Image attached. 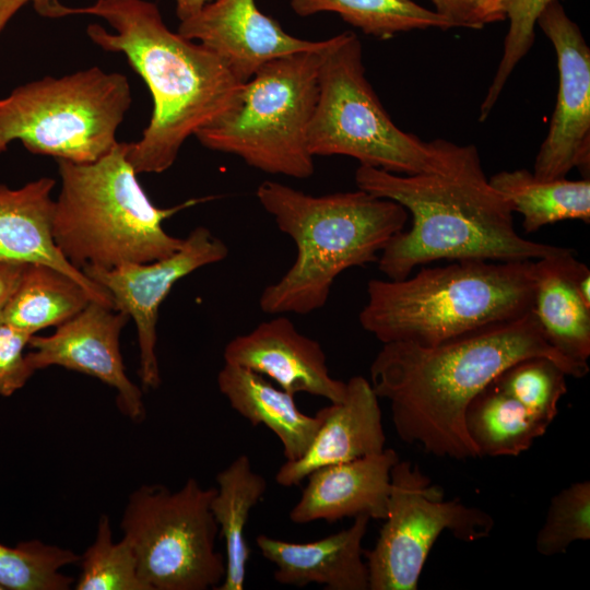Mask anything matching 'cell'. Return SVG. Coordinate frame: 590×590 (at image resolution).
<instances>
[{
	"instance_id": "cell-1",
	"label": "cell",
	"mask_w": 590,
	"mask_h": 590,
	"mask_svg": "<svg viewBox=\"0 0 590 590\" xmlns=\"http://www.w3.org/2000/svg\"><path fill=\"white\" fill-rule=\"evenodd\" d=\"M531 356L548 357L575 378L589 373L547 342L531 310L433 346L384 343L369 382L389 402L402 441L440 458L474 459L479 453L464 423L469 403L507 367Z\"/></svg>"
},
{
	"instance_id": "cell-2",
	"label": "cell",
	"mask_w": 590,
	"mask_h": 590,
	"mask_svg": "<svg viewBox=\"0 0 590 590\" xmlns=\"http://www.w3.org/2000/svg\"><path fill=\"white\" fill-rule=\"evenodd\" d=\"M435 141L438 162L430 170L402 175L359 165L355 172L358 189L399 203L412 217L410 229L377 260L387 279H404L437 260L528 261L567 250L517 233L514 212L491 185L475 145Z\"/></svg>"
},
{
	"instance_id": "cell-3",
	"label": "cell",
	"mask_w": 590,
	"mask_h": 590,
	"mask_svg": "<svg viewBox=\"0 0 590 590\" xmlns=\"http://www.w3.org/2000/svg\"><path fill=\"white\" fill-rule=\"evenodd\" d=\"M73 14L104 19L114 32L93 23L86 28L90 39L123 54L151 92L150 122L138 141L127 143L137 174L167 170L189 137L238 105L244 83L215 52L170 31L155 3L97 0L67 7L66 16Z\"/></svg>"
},
{
	"instance_id": "cell-4",
	"label": "cell",
	"mask_w": 590,
	"mask_h": 590,
	"mask_svg": "<svg viewBox=\"0 0 590 590\" xmlns=\"http://www.w3.org/2000/svg\"><path fill=\"white\" fill-rule=\"evenodd\" d=\"M256 196L296 247L293 264L260 295L259 306L269 315L322 308L335 279L350 268L377 262L409 216L399 203L358 188L311 196L266 180Z\"/></svg>"
},
{
	"instance_id": "cell-5",
	"label": "cell",
	"mask_w": 590,
	"mask_h": 590,
	"mask_svg": "<svg viewBox=\"0 0 590 590\" xmlns=\"http://www.w3.org/2000/svg\"><path fill=\"white\" fill-rule=\"evenodd\" d=\"M535 260L465 259L373 279L358 320L378 341L433 346L532 310Z\"/></svg>"
},
{
	"instance_id": "cell-6",
	"label": "cell",
	"mask_w": 590,
	"mask_h": 590,
	"mask_svg": "<svg viewBox=\"0 0 590 590\" xmlns=\"http://www.w3.org/2000/svg\"><path fill=\"white\" fill-rule=\"evenodd\" d=\"M57 162L61 188L55 200L52 236L61 253L81 271L88 266L110 269L173 255L184 238L168 234L163 223L181 210L215 198L156 206L127 158V143L118 142L94 163Z\"/></svg>"
},
{
	"instance_id": "cell-7",
	"label": "cell",
	"mask_w": 590,
	"mask_h": 590,
	"mask_svg": "<svg viewBox=\"0 0 590 590\" xmlns=\"http://www.w3.org/2000/svg\"><path fill=\"white\" fill-rule=\"evenodd\" d=\"M326 47L263 64L244 83L238 105L194 137L204 148L236 155L263 173L309 178L315 164L308 130Z\"/></svg>"
},
{
	"instance_id": "cell-8",
	"label": "cell",
	"mask_w": 590,
	"mask_h": 590,
	"mask_svg": "<svg viewBox=\"0 0 590 590\" xmlns=\"http://www.w3.org/2000/svg\"><path fill=\"white\" fill-rule=\"evenodd\" d=\"M130 105L128 79L98 67L23 84L0 99V154L20 140L33 154L94 163L117 145Z\"/></svg>"
},
{
	"instance_id": "cell-9",
	"label": "cell",
	"mask_w": 590,
	"mask_h": 590,
	"mask_svg": "<svg viewBox=\"0 0 590 590\" xmlns=\"http://www.w3.org/2000/svg\"><path fill=\"white\" fill-rule=\"evenodd\" d=\"M308 145L314 156H350L402 175L430 170L438 162L435 140L403 131L388 115L366 78L362 44L353 32L330 37L323 51Z\"/></svg>"
},
{
	"instance_id": "cell-10",
	"label": "cell",
	"mask_w": 590,
	"mask_h": 590,
	"mask_svg": "<svg viewBox=\"0 0 590 590\" xmlns=\"http://www.w3.org/2000/svg\"><path fill=\"white\" fill-rule=\"evenodd\" d=\"M215 487L188 479L176 491L141 485L125 507L120 528L149 590L216 589L225 557L215 547L219 527L210 509Z\"/></svg>"
},
{
	"instance_id": "cell-11",
	"label": "cell",
	"mask_w": 590,
	"mask_h": 590,
	"mask_svg": "<svg viewBox=\"0 0 590 590\" xmlns=\"http://www.w3.org/2000/svg\"><path fill=\"white\" fill-rule=\"evenodd\" d=\"M364 550L369 590H416L428 554L445 531L463 542L487 538L494 519L460 499H445L417 464L399 460L390 473L387 516Z\"/></svg>"
},
{
	"instance_id": "cell-12",
	"label": "cell",
	"mask_w": 590,
	"mask_h": 590,
	"mask_svg": "<svg viewBox=\"0 0 590 590\" xmlns=\"http://www.w3.org/2000/svg\"><path fill=\"white\" fill-rule=\"evenodd\" d=\"M228 256L226 244L204 226L192 229L173 255L145 263H122L103 269L84 267L82 272L111 296L115 309L132 318L140 350L139 376L146 389L161 385L156 355V324L161 304L180 279L221 262Z\"/></svg>"
},
{
	"instance_id": "cell-13",
	"label": "cell",
	"mask_w": 590,
	"mask_h": 590,
	"mask_svg": "<svg viewBox=\"0 0 590 590\" xmlns=\"http://www.w3.org/2000/svg\"><path fill=\"white\" fill-rule=\"evenodd\" d=\"M536 25L556 52L558 91L532 173L541 179H558L577 167L587 178L590 169V48L558 0L545 7Z\"/></svg>"
},
{
	"instance_id": "cell-14",
	"label": "cell",
	"mask_w": 590,
	"mask_h": 590,
	"mask_svg": "<svg viewBox=\"0 0 590 590\" xmlns=\"http://www.w3.org/2000/svg\"><path fill=\"white\" fill-rule=\"evenodd\" d=\"M129 316L96 300L49 335H32L26 359L36 371L60 366L95 377L117 392L119 410L134 422L145 417L142 390L128 377L120 333Z\"/></svg>"
},
{
	"instance_id": "cell-15",
	"label": "cell",
	"mask_w": 590,
	"mask_h": 590,
	"mask_svg": "<svg viewBox=\"0 0 590 590\" xmlns=\"http://www.w3.org/2000/svg\"><path fill=\"white\" fill-rule=\"evenodd\" d=\"M177 32L215 52L243 83L271 60L321 50L329 42L286 33L279 22L258 9L255 0H213L181 21Z\"/></svg>"
},
{
	"instance_id": "cell-16",
	"label": "cell",
	"mask_w": 590,
	"mask_h": 590,
	"mask_svg": "<svg viewBox=\"0 0 590 590\" xmlns=\"http://www.w3.org/2000/svg\"><path fill=\"white\" fill-rule=\"evenodd\" d=\"M223 358L224 363L270 378L293 396L308 393L340 402L346 393V382L330 375L320 343L300 333L282 315L233 338L224 349Z\"/></svg>"
},
{
	"instance_id": "cell-17",
	"label": "cell",
	"mask_w": 590,
	"mask_h": 590,
	"mask_svg": "<svg viewBox=\"0 0 590 590\" xmlns=\"http://www.w3.org/2000/svg\"><path fill=\"white\" fill-rule=\"evenodd\" d=\"M378 400L369 380L351 377L343 400L316 413L320 425L306 452L285 461L275 482L285 487L298 485L318 468L381 452L386 435Z\"/></svg>"
},
{
	"instance_id": "cell-18",
	"label": "cell",
	"mask_w": 590,
	"mask_h": 590,
	"mask_svg": "<svg viewBox=\"0 0 590 590\" xmlns=\"http://www.w3.org/2000/svg\"><path fill=\"white\" fill-rule=\"evenodd\" d=\"M400 460L391 448L381 452L318 468L290 511L296 524L317 520L334 522L361 515L384 520L387 516L390 473Z\"/></svg>"
},
{
	"instance_id": "cell-19",
	"label": "cell",
	"mask_w": 590,
	"mask_h": 590,
	"mask_svg": "<svg viewBox=\"0 0 590 590\" xmlns=\"http://www.w3.org/2000/svg\"><path fill=\"white\" fill-rule=\"evenodd\" d=\"M56 181L42 177L22 187L0 184V264L43 263L78 281L94 300L115 308L109 293L72 266L52 236Z\"/></svg>"
},
{
	"instance_id": "cell-20",
	"label": "cell",
	"mask_w": 590,
	"mask_h": 590,
	"mask_svg": "<svg viewBox=\"0 0 590 590\" xmlns=\"http://www.w3.org/2000/svg\"><path fill=\"white\" fill-rule=\"evenodd\" d=\"M369 520L368 516H357L347 529L306 543L259 534L256 545L275 566L273 578L281 585L306 587L317 583L326 590H369L362 546Z\"/></svg>"
},
{
	"instance_id": "cell-21",
	"label": "cell",
	"mask_w": 590,
	"mask_h": 590,
	"mask_svg": "<svg viewBox=\"0 0 590 590\" xmlns=\"http://www.w3.org/2000/svg\"><path fill=\"white\" fill-rule=\"evenodd\" d=\"M216 381L234 411L252 426H266L280 439L286 461L306 452L320 418L303 413L295 396L273 386L264 376L229 363H224Z\"/></svg>"
},
{
	"instance_id": "cell-22",
	"label": "cell",
	"mask_w": 590,
	"mask_h": 590,
	"mask_svg": "<svg viewBox=\"0 0 590 590\" xmlns=\"http://www.w3.org/2000/svg\"><path fill=\"white\" fill-rule=\"evenodd\" d=\"M571 250L534 261L532 310L547 342L570 362L589 367L590 305L570 276Z\"/></svg>"
},
{
	"instance_id": "cell-23",
	"label": "cell",
	"mask_w": 590,
	"mask_h": 590,
	"mask_svg": "<svg viewBox=\"0 0 590 590\" xmlns=\"http://www.w3.org/2000/svg\"><path fill=\"white\" fill-rule=\"evenodd\" d=\"M216 483L210 509L224 540L225 575L215 590H244L250 556L245 528L250 511L267 492V481L241 453L216 474Z\"/></svg>"
},
{
	"instance_id": "cell-24",
	"label": "cell",
	"mask_w": 590,
	"mask_h": 590,
	"mask_svg": "<svg viewBox=\"0 0 590 590\" xmlns=\"http://www.w3.org/2000/svg\"><path fill=\"white\" fill-rule=\"evenodd\" d=\"M91 300V294L64 272L43 263H27L0 321L35 334L67 322Z\"/></svg>"
},
{
	"instance_id": "cell-25",
	"label": "cell",
	"mask_w": 590,
	"mask_h": 590,
	"mask_svg": "<svg viewBox=\"0 0 590 590\" xmlns=\"http://www.w3.org/2000/svg\"><path fill=\"white\" fill-rule=\"evenodd\" d=\"M512 212L522 215V227L532 233L564 221L590 223V180L541 179L528 169L503 170L489 178Z\"/></svg>"
},
{
	"instance_id": "cell-26",
	"label": "cell",
	"mask_w": 590,
	"mask_h": 590,
	"mask_svg": "<svg viewBox=\"0 0 590 590\" xmlns=\"http://www.w3.org/2000/svg\"><path fill=\"white\" fill-rule=\"evenodd\" d=\"M464 423L479 457H517L548 427L493 382L471 400Z\"/></svg>"
},
{
	"instance_id": "cell-27",
	"label": "cell",
	"mask_w": 590,
	"mask_h": 590,
	"mask_svg": "<svg viewBox=\"0 0 590 590\" xmlns=\"http://www.w3.org/2000/svg\"><path fill=\"white\" fill-rule=\"evenodd\" d=\"M290 5L300 16L337 13L346 23L380 39L415 30L453 27L436 11L413 0H290Z\"/></svg>"
},
{
	"instance_id": "cell-28",
	"label": "cell",
	"mask_w": 590,
	"mask_h": 590,
	"mask_svg": "<svg viewBox=\"0 0 590 590\" xmlns=\"http://www.w3.org/2000/svg\"><path fill=\"white\" fill-rule=\"evenodd\" d=\"M79 559L71 550L39 540L15 546L0 543V586L3 590H68L75 580L61 569Z\"/></svg>"
},
{
	"instance_id": "cell-29",
	"label": "cell",
	"mask_w": 590,
	"mask_h": 590,
	"mask_svg": "<svg viewBox=\"0 0 590 590\" xmlns=\"http://www.w3.org/2000/svg\"><path fill=\"white\" fill-rule=\"evenodd\" d=\"M567 374L545 356L522 358L492 382L518 401L530 415L550 425L558 413V403L567 392Z\"/></svg>"
},
{
	"instance_id": "cell-30",
	"label": "cell",
	"mask_w": 590,
	"mask_h": 590,
	"mask_svg": "<svg viewBox=\"0 0 590 590\" xmlns=\"http://www.w3.org/2000/svg\"><path fill=\"white\" fill-rule=\"evenodd\" d=\"M79 562L75 590H149L140 578L130 545L123 539L114 540L107 515L99 516L95 540Z\"/></svg>"
},
{
	"instance_id": "cell-31",
	"label": "cell",
	"mask_w": 590,
	"mask_h": 590,
	"mask_svg": "<svg viewBox=\"0 0 590 590\" xmlns=\"http://www.w3.org/2000/svg\"><path fill=\"white\" fill-rule=\"evenodd\" d=\"M590 539V482L571 483L554 495L538 531L535 548L543 556L565 553L577 541Z\"/></svg>"
},
{
	"instance_id": "cell-32",
	"label": "cell",
	"mask_w": 590,
	"mask_h": 590,
	"mask_svg": "<svg viewBox=\"0 0 590 590\" xmlns=\"http://www.w3.org/2000/svg\"><path fill=\"white\" fill-rule=\"evenodd\" d=\"M552 1L554 0H509L507 2L505 12L509 28L496 73L480 108L481 121L487 118L514 69L532 47L538 17Z\"/></svg>"
},
{
	"instance_id": "cell-33",
	"label": "cell",
	"mask_w": 590,
	"mask_h": 590,
	"mask_svg": "<svg viewBox=\"0 0 590 590\" xmlns=\"http://www.w3.org/2000/svg\"><path fill=\"white\" fill-rule=\"evenodd\" d=\"M32 335L0 321V397L14 394L34 375L25 352Z\"/></svg>"
},
{
	"instance_id": "cell-34",
	"label": "cell",
	"mask_w": 590,
	"mask_h": 590,
	"mask_svg": "<svg viewBox=\"0 0 590 590\" xmlns=\"http://www.w3.org/2000/svg\"><path fill=\"white\" fill-rule=\"evenodd\" d=\"M438 14L453 27L481 30L487 24L506 20L509 0H429Z\"/></svg>"
},
{
	"instance_id": "cell-35",
	"label": "cell",
	"mask_w": 590,
	"mask_h": 590,
	"mask_svg": "<svg viewBox=\"0 0 590 590\" xmlns=\"http://www.w3.org/2000/svg\"><path fill=\"white\" fill-rule=\"evenodd\" d=\"M25 264H0V315L9 297L14 291Z\"/></svg>"
},
{
	"instance_id": "cell-36",
	"label": "cell",
	"mask_w": 590,
	"mask_h": 590,
	"mask_svg": "<svg viewBox=\"0 0 590 590\" xmlns=\"http://www.w3.org/2000/svg\"><path fill=\"white\" fill-rule=\"evenodd\" d=\"M570 276L573 283L578 291L582 299L590 305V270L581 261L577 260L574 256L570 260Z\"/></svg>"
},
{
	"instance_id": "cell-37",
	"label": "cell",
	"mask_w": 590,
	"mask_h": 590,
	"mask_svg": "<svg viewBox=\"0 0 590 590\" xmlns=\"http://www.w3.org/2000/svg\"><path fill=\"white\" fill-rule=\"evenodd\" d=\"M33 3L36 12L45 17H62L66 16V8L58 0H30Z\"/></svg>"
},
{
	"instance_id": "cell-38",
	"label": "cell",
	"mask_w": 590,
	"mask_h": 590,
	"mask_svg": "<svg viewBox=\"0 0 590 590\" xmlns=\"http://www.w3.org/2000/svg\"><path fill=\"white\" fill-rule=\"evenodd\" d=\"M212 1L213 0H175L176 14L181 22L197 14L204 5Z\"/></svg>"
},
{
	"instance_id": "cell-39",
	"label": "cell",
	"mask_w": 590,
	"mask_h": 590,
	"mask_svg": "<svg viewBox=\"0 0 590 590\" xmlns=\"http://www.w3.org/2000/svg\"><path fill=\"white\" fill-rule=\"evenodd\" d=\"M30 0H0V33L10 19Z\"/></svg>"
},
{
	"instance_id": "cell-40",
	"label": "cell",
	"mask_w": 590,
	"mask_h": 590,
	"mask_svg": "<svg viewBox=\"0 0 590 590\" xmlns=\"http://www.w3.org/2000/svg\"><path fill=\"white\" fill-rule=\"evenodd\" d=\"M0 590H3V588L0 586Z\"/></svg>"
}]
</instances>
